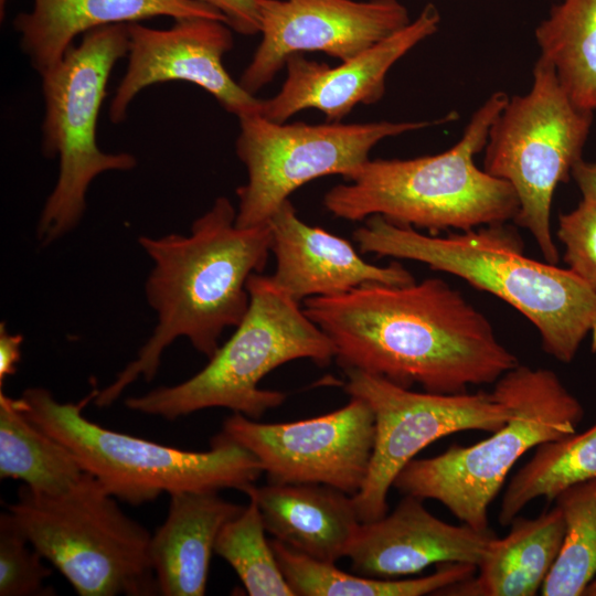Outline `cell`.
Wrapping results in <instances>:
<instances>
[{
	"mask_svg": "<svg viewBox=\"0 0 596 596\" xmlns=\"http://www.w3.org/2000/svg\"><path fill=\"white\" fill-rule=\"evenodd\" d=\"M304 310L333 342L339 365L404 387L462 393L520 364L487 317L440 278L365 284L307 298Z\"/></svg>",
	"mask_w": 596,
	"mask_h": 596,
	"instance_id": "1",
	"label": "cell"
},
{
	"mask_svg": "<svg viewBox=\"0 0 596 596\" xmlns=\"http://www.w3.org/2000/svg\"><path fill=\"white\" fill-rule=\"evenodd\" d=\"M138 243L152 262L145 292L157 324L136 359L98 391V407L111 405L139 377L150 382L164 350L178 338L212 358L223 331L245 317L247 280L264 270L272 252L268 224L236 225V209L225 196L193 221L188 235H142Z\"/></svg>",
	"mask_w": 596,
	"mask_h": 596,
	"instance_id": "2",
	"label": "cell"
},
{
	"mask_svg": "<svg viewBox=\"0 0 596 596\" xmlns=\"http://www.w3.org/2000/svg\"><path fill=\"white\" fill-rule=\"evenodd\" d=\"M353 238L361 253L416 260L504 300L531 321L543 350L562 363L572 362L596 331V290L568 268L525 256L504 224L435 236L372 215Z\"/></svg>",
	"mask_w": 596,
	"mask_h": 596,
	"instance_id": "3",
	"label": "cell"
},
{
	"mask_svg": "<svg viewBox=\"0 0 596 596\" xmlns=\"http://www.w3.org/2000/svg\"><path fill=\"white\" fill-rule=\"evenodd\" d=\"M504 92L492 93L472 114L458 142L437 155L412 159H369L345 183L323 196L328 212L362 221H387L437 233L473 230L514 220L519 201L513 188L475 163L491 125L505 106Z\"/></svg>",
	"mask_w": 596,
	"mask_h": 596,
	"instance_id": "4",
	"label": "cell"
},
{
	"mask_svg": "<svg viewBox=\"0 0 596 596\" xmlns=\"http://www.w3.org/2000/svg\"><path fill=\"white\" fill-rule=\"evenodd\" d=\"M510 407L505 424L470 446L412 459L393 487L404 496L434 499L458 520L489 528L488 510L514 464L530 449L577 432L585 411L555 372L518 364L492 391Z\"/></svg>",
	"mask_w": 596,
	"mask_h": 596,
	"instance_id": "5",
	"label": "cell"
},
{
	"mask_svg": "<svg viewBox=\"0 0 596 596\" xmlns=\"http://www.w3.org/2000/svg\"><path fill=\"white\" fill-rule=\"evenodd\" d=\"M247 290L245 317L201 371L179 384L128 397L127 408L174 421L201 409L223 407L258 419L287 397L258 386L269 372L298 359H310L320 366L331 363L336 358L333 342L299 301L259 273L249 276Z\"/></svg>",
	"mask_w": 596,
	"mask_h": 596,
	"instance_id": "6",
	"label": "cell"
},
{
	"mask_svg": "<svg viewBox=\"0 0 596 596\" xmlns=\"http://www.w3.org/2000/svg\"><path fill=\"white\" fill-rule=\"evenodd\" d=\"M98 390L77 403H62L44 387H29L17 398L23 414L65 445L83 470L116 499L139 505L162 492L245 491L264 472L258 459L222 433L206 451L168 447L107 429L83 413Z\"/></svg>",
	"mask_w": 596,
	"mask_h": 596,
	"instance_id": "7",
	"label": "cell"
},
{
	"mask_svg": "<svg viewBox=\"0 0 596 596\" xmlns=\"http://www.w3.org/2000/svg\"><path fill=\"white\" fill-rule=\"evenodd\" d=\"M7 511L31 545L81 596L159 594L150 532L91 473L63 492L22 485Z\"/></svg>",
	"mask_w": 596,
	"mask_h": 596,
	"instance_id": "8",
	"label": "cell"
},
{
	"mask_svg": "<svg viewBox=\"0 0 596 596\" xmlns=\"http://www.w3.org/2000/svg\"><path fill=\"white\" fill-rule=\"evenodd\" d=\"M128 49V23L96 28L84 33L56 66L40 75L45 105L42 152L46 158L58 157L60 163L36 226L42 245L77 226L86 210L88 187L97 175L137 166L132 155L104 152L96 141L108 78Z\"/></svg>",
	"mask_w": 596,
	"mask_h": 596,
	"instance_id": "9",
	"label": "cell"
},
{
	"mask_svg": "<svg viewBox=\"0 0 596 596\" xmlns=\"http://www.w3.org/2000/svg\"><path fill=\"white\" fill-rule=\"evenodd\" d=\"M528 93L509 97L490 127L483 170L514 190V221L526 228L547 263L558 262L551 233L554 192L566 182L593 124V111L574 103L543 57L533 67Z\"/></svg>",
	"mask_w": 596,
	"mask_h": 596,
	"instance_id": "10",
	"label": "cell"
},
{
	"mask_svg": "<svg viewBox=\"0 0 596 596\" xmlns=\"http://www.w3.org/2000/svg\"><path fill=\"white\" fill-rule=\"evenodd\" d=\"M456 118L448 114L433 120L319 125L276 123L259 114L238 118L235 151L247 182L236 190V225L266 224L292 192L317 178L338 174L349 180L383 139Z\"/></svg>",
	"mask_w": 596,
	"mask_h": 596,
	"instance_id": "11",
	"label": "cell"
},
{
	"mask_svg": "<svg viewBox=\"0 0 596 596\" xmlns=\"http://www.w3.org/2000/svg\"><path fill=\"white\" fill-rule=\"evenodd\" d=\"M345 391L371 407L375 439L368 475L353 496L361 522L387 513V494L400 471L437 439L465 430L493 433L511 409L493 392L440 394L415 392L383 376L343 369Z\"/></svg>",
	"mask_w": 596,
	"mask_h": 596,
	"instance_id": "12",
	"label": "cell"
},
{
	"mask_svg": "<svg viewBox=\"0 0 596 596\" xmlns=\"http://www.w3.org/2000/svg\"><path fill=\"white\" fill-rule=\"evenodd\" d=\"M221 433L251 451L272 483H321L354 496L369 471L375 419L365 401L351 396L337 411L296 422L234 413Z\"/></svg>",
	"mask_w": 596,
	"mask_h": 596,
	"instance_id": "13",
	"label": "cell"
},
{
	"mask_svg": "<svg viewBox=\"0 0 596 596\" xmlns=\"http://www.w3.org/2000/svg\"><path fill=\"white\" fill-rule=\"evenodd\" d=\"M409 22L398 0H262V39L238 83L254 95L291 55L322 52L347 61Z\"/></svg>",
	"mask_w": 596,
	"mask_h": 596,
	"instance_id": "14",
	"label": "cell"
},
{
	"mask_svg": "<svg viewBox=\"0 0 596 596\" xmlns=\"http://www.w3.org/2000/svg\"><path fill=\"white\" fill-rule=\"evenodd\" d=\"M128 33V64L109 106L111 123L126 119L129 105L143 88L169 81L202 87L238 118L260 113L263 99L244 89L224 67L223 56L234 46L225 22L180 18L163 30L132 22Z\"/></svg>",
	"mask_w": 596,
	"mask_h": 596,
	"instance_id": "15",
	"label": "cell"
},
{
	"mask_svg": "<svg viewBox=\"0 0 596 596\" xmlns=\"http://www.w3.org/2000/svg\"><path fill=\"white\" fill-rule=\"evenodd\" d=\"M440 13L427 3L401 30L337 66L295 54L285 63L286 78L280 89L262 100L259 115L286 123L295 114L316 109L327 121H340L358 105L377 103L385 94L389 71L439 26Z\"/></svg>",
	"mask_w": 596,
	"mask_h": 596,
	"instance_id": "16",
	"label": "cell"
},
{
	"mask_svg": "<svg viewBox=\"0 0 596 596\" xmlns=\"http://www.w3.org/2000/svg\"><path fill=\"white\" fill-rule=\"evenodd\" d=\"M423 501L405 494L391 513L361 522L347 554L355 574L394 579L433 564L461 562L478 567L497 534L489 528L447 523Z\"/></svg>",
	"mask_w": 596,
	"mask_h": 596,
	"instance_id": "17",
	"label": "cell"
},
{
	"mask_svg": "<svg viewBox=\"0 0 596 596\" xmlns=\"http://www.w3.org/2000/svg\"><path fill=\"white\" fill-rule=\"evenodd\" d=\"M276 268L272 283L296 299L344 294L377 283L407 285L415 281L401 264L377 266L364 260L347 240L305 223L286 200L267 222Z\"/></svg>",
	"mask_w": 596,
	"mask_h": 596,
	"instance_id": "18",
	"label": "cell"
},
{
	"mask_svg": "<svg viewBox=\"0 0 596 596\" xmlns=\"http://www.w3.org/2000/svg\"><path fill=\"white\" fill-rule=\"evenodd\" d=\"M155 17H202L226 23L220 11L200 0H34L32 10L19 13L13 26L22 51L42 75L62 61L77 35Z\"/></svg>",
	"mask_w": 596,
	"mask_h": 596,
	"instance_id": "19",
	"label": "cell"
},
{
	"mask_svg": "<svg viewBox=\"0 0 596 596\" xmlns=\"http://www.w3.org/2000/svg\"><path fill=\"white\" fill-rule=\"evenodd\" d=\"M256 500L265 529L311 558L347 556L361 521L353 496L321 483H272L244 491Z\"/></svg>",
	"mask_w": 596,
	"mask_h": 596,
	"instance_id": "20",
	"label": "cell"
},
{
	"mask_svg": "<svg viewBox=\"0 0 596 596\" xmlns=\"http://www.w3.org/2000/svg\"><path fill=\"white\" fill-rule=\"evenodd\" d=\"M219 491L170 493L166 521L150 539V560L159 594L202 596L212 553L221 529L244 507L224 500Z\"/></svg>",
	"mask_w": 596,
	"mask_h": 596,
	"instance_id": "21",
	"label": "cell"
},
{
	"mask_svg": "<svg viewBox=\"0 0 596 596\" xmlns=\"http://www.w3.org/2000/svg\"><path fill=\"white\" fill-rule=\"evenodd\" d=\"M509 533L496 536L473 576L444 588L438 595L534 596L560 553L565 523L555 504L539 517L517 515Z\"/></svg>",
	"mask_w": 596,
	"mask_h": 596,
	"instance_id": "22",
	"label": "cell"
},
{
	"mask_svg": "<svg viewBox=\"0 0 596 596\" xmlns=\"http://www.w3.org/2000/svg\"><path fill=\"white\" fill-rule=\"evenodd\" d=\"M272 546L295 596H423L438 595L477 572L469 563L438 564L430 575L409 579H382L350 574L299 553L274 539Z\"/></svg>",
	"mask_w": 596,
	"mask_h": 596,
	"instance_id": "23",
	"label": "cell"
},
{
	"mask_svg": "<svg viewBox=\"0 0 596 596\" xmlns=\"http://www.w3.org/2000/svg\"><path fill=\"white\" fill-rule=\"evenodd\" d=\"M75 455L33 424L17 398L0 391V478L46 494L65 491L84 473Z\"/></svg>",
	"mask_w": 596,
	"mask_h": 596,
	"instance_id": "24",
	"label": "cell"
},
{
	"mask_svg": "<svg viewBox=\"0 0 596 596\" xmlns=\"http://www.w3.org/2000/svg\"><path fill=\"white\" fill-rule=\"evenodd\" d=\"M540 56L576 105L596 109V0H562L534 30Z\"/></svg>",
	"mask_w": 596,
	"mask_h": 596,
	"instance_id": "25",
	"label": "cell"
},
{
	"mask_svg": "<svg viewBox=\"0 0 596 596\" xmlns=\"http://www.w3.org/2000/svg\"><path fill=\"white\" fill-rule=\"evenodd\" d=\"M596 479V424L583 433L546 441L538 447L509 481L501 499L498 520L511 521L531 501L555 500L564 489Z\"/></svg>",
	"mask_w": 596,
	"mask_h": 596,
	"instance_id": "26",
	"label": "cell"
},
{
	"mask_svg": "<svg viewBox=\"0 0 596 596\" xmlns=\"http://www.w3.org/2000/svg\"><path fill=\"white\" fill-rule=\"evenodd\" d=\"M555 503L564 518L565 534L540 594L579 596L596 577V479L564 489Z\"/></svg>",
	"mask_w": 596,
	"mask_h": 596,
	"instance_id": "27",
	"label": "cell"
},
{
	"mask_svg": "<svg viewBox=\"0 0 596 596\" xmlns=\"http://www.w3.org/2000/svg\"><path fill=\"white\" fill-rule=\"evenodd\" d=\"M221 529L214 553L235 571L251 596H295L279 566L256 500Z\"/></svg>",
	"mask_w": 596,
	"mask_h": 596,
	"instance_id": "28",
	"label": "cell"
},
{
	"mask_svg": "<svg viewBox=\"0 0 596 596\" xmlns=\"http://www.w3.org/2000/svg\"><path fill=\"white\" fill-rule=\"evenodd\" d=\"M31 545L12 515L0 514V596H51L45 579L52 571Z\"/></svg>",
	"mask_w": 596,
	"mask_h": 596,
	"instance_id": "29",
	"label": "cell"
},
{
	"mask_svg": "<svg viewBox=\"0 0 596 596\" xmlns=\"http://www.w3.org/2000/svg\"><path fill=\"white\" fill-rule=\"evenodd\" d=\"M557 237L568 269L596 290V202L582 199L573 211L561 214Z\"/></svg>",
	"mask_w": 596,
	"mask_h": 596,
	"instance_id": "30",
	"label": "cell"
},
{
	"mask_svg": "<svg viewBox=\"0 0 596 596\" xmlns=\"http://www.w3.org/2000/svg\"><path fill=\"white\" fill-rule=\"evenodd\" d=\"M217 11L226 19L227 25L244 35L257 34L260 31L262 0H200Z\"/></svg>",
	"mask_w": 596,
	"mask_h": 596,
	"instance_id": "31",
	"label": "cell"
},
{
	"mask_svg": "<svg viewBox=\"0 0 596 596\" xmlns=\"http://www.w3.org/2000/svg\"><path fill=\"white\" fill-rule=\"evenodd\" d=\"M23 336L10 333L4 322L0 324V385L3 381L13 375L21 359V345Z\"/></svg>",
	"mask_w": 596,
	"mask_h": 596,
	"instance_id": "32",
	"label": "cell"
},
{
	"mask_svg": "<svg viewBox=\"0 0 596 596\" xmlns=\"http://www.w3.org/2000/svg\"><path fill=\"white\" fill-rule=\"evenodd\" d=\"M571 175L576 182L583 199L596 202V162L577 161Z\"/></svg>",
	"mask_w": 596,
	"mask_h": 596,
	"instance_id": "33",
	"label": "cell"
},
{
	"mask_svg": "<svg viewBox=\"0 0 596 596\" xmlns=\"http://www.w3.org/2000/svg\"><path fill=\"white\" fill-rule=\"evenodd\" d=\"M583 596H596V577L588 584Z\"/></svg>",
	"mask_w": 596,
	"mask_h": 596,
	"instance_id": "34",
	"label": "cell"
},
{
	"mask_svg": "<svg viewBox=\"0 0 596 596\" xmlns=\"http://www.w3.org/2000/svg\"><path fill=\"white\" fill-rule=\"evenodd\" d=\"M8 0H0V14L1 19L3 18L4 11H6V4Z\"/></svg>",
	"mask_w": 596,
	"mask_h": 596,
	"instance_id": "35",
	"label": "cell"
}]
</instances>
